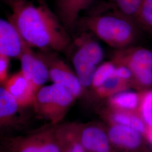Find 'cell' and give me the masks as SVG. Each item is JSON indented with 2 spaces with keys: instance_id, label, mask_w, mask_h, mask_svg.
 <instances>
[{
  "instance_id": "d6986e66",
  "label": "cell",
  "mask_w": 152,
  "mask_h": 152,
  "mask_svg": "<svg viewBox=\"0 0 152 152\" xmlns=\"http://www.w3.org/2000/svg\"><path fill=\"white\" fill-rule=\"evenodd\" d=\"M142 0H110L109 6L112 11L135 21Z\"/></svg>"
},
{
  "instance_id": "83f0119b",
  "label": "cell",
  "mask_w": 152,
  "mask_h": 152,
  "mask_svg": "<svg viewBox=\"0 0 152 152\" xmlns=\"http://www.w3.org/2000/svg\"><path fill=\"white\" fill-rule=\"evenodd\" d=\"M0 152H2V151H1V150H0Z\"/></svg>"
},
{
  "instance_id": "277c9868",
  "label": "cell",
  "mask_w": 152,
  "mask_h": 152,
  "mask_svg": "<svg viewBox=\"0 0 152 152\" xmlns=\"http://www.w3.org/2000/svg\"><path fill=\"white\" fill-rule=\"evenodd\" d=\"M76 99L67 88L53 83L38 90L32 105L41 116L56 124L64 117Z\"/></svg>"
},
{
  "instance_id": "2e32d148",
  "label": "cell",
  "mask_w": 152,
  "mask_h": 152,
  "mask_svg": "<svg viewBox=\"0 0 152 152\" xmlns=\"http://www.w3.org/2000/svg\"><path fill=\"white\" fill-rule=\"evenodd\" d=\"M108 102L110 108L136 112L140 104V93L126 90L108 98Z\"/></svg>"
},
{
  "instance_id": "e0dca14e",
  "label": "cell",
  "mask_w": 152,
  "mask_h": 152,
  "mask_svg": "<svg viewBox=\"0 0 152 152\" xmlns=\"http://www.w3.org/2000/svg\"><path fill=\"white\" fill-rule=\"evenodd\" d=\"M6 145L10 152H40L37 133L12 138Z\"/></svg>"
},
{
  "instance_id": "7c38bea8",
  "label": "cell",
  "mask_w": 152,
  "mask_h": 152,
  "mask_svg": "<svg viewBox=\"0 0 152 152\" xmlns=\"http://www.w3.org/2000/svg\"><path fill=\"white\" fill-rule=\"evenodd\" d=\"M111 144L120 148L132 151L140 147L142 134L138 131L123 125L114 124L108 132Z\"/></svg>"
},
{
  "instance_id": "6da1fadb",
  "label": "cell",
  "mask_w": 152,
  "mask_h": 152,
  "mask_svg": "<svg viewBox=\"0 0 152 152\" xmlns=\"http://www.w3.org/2000/svg\"><path fill=\"white\" fill-rule=\"evenodd\" d=\"M9 20L23 41L41 51L61 52L71 44L67 29L44 1L37 4L27 1L11 3Z\"/></svg>"
},
{
  "instance_id": "7402d4cb",
  "label": "cell",
  "mask_w": 152,
  "mask_h": 152,
  "mask_svg": "<svg viewBox=\"0 0 152 152\" xmlns=\"http://www.w3.org/2000/svg\"><path fill=\"white\" fill-rule=\"evenodd\" d=\"M40 152H61L56 137L54 130H46L37 132Z\"/></svg>"
},
{
  "instance_id": "5b68a950",
  "label": "cell",
  "mask_w": 152,
  "mask_h": 152,
  "mask_svg": "<svg viewBox=\"0 0 152 152\" xmlns=\"http://www.w3.org/2000/svg\"><path fill=\"white\" fill-rule=\"evenodd\" d=\"M56 53L45 51L39 53L48 66L49 79L53 83L67 88L77 99L81 95L84 88L74 70Z\"/></svg>"
},
{
  "instance_id": "7a4b0ae2",
  "label": "cell",
  "mask_w": 152,
  "mask_h": 152,
  "mask_svg": "<svg viewBox=\"0 0 152 152\" xmlns=\"http://www.w3.org/2000/svg\"><path fill=\"white\" fill-rule=\"evenodd\" d=\"M80 21L87 32L115 50L132 46L138 36L136 22L114 11L86 16Z\"/></svg>"
},
{
  "instance_id": "44dd1931",
  "label": "cell",
  "mask_w": 152,
  "mask_h": 152,
  "mask_svg": "<svg viewBox=\"0 0 152 152\" xmlns=\"http://www.w3.org/2000/svg\"><path fill=\"white\" fill-rule=\"evenodd\" d=\"M115 67V64L112 60L101 63L95 72L91 87L95 90L109 78L114 76Z\"/></svg>"
},
{
  "instance_id": "4316f807",
  "label": "cell",
  "mask_w": 152,
  "mask_h": 152,
  "mask_svg": "<svg viewBox=\"0 0 152 152\" xmlns=\"http://www.w3.org/2000/svg\"><path fill=\"white\" fill-rule=\"evenodd\" d=\"M11 3L12 2H25L27 1V0H10Z\"/></svg>"
},
{
  "instance_id": "ac0fdd59",
  "label": "cell",
  "mask_w": 152,
  "mask_h": 152,
  "mask_svg": "<svg viewBox=\"0 0 152 152\" xmlns=\"http://www.w3.org/2000/svg\"><path fill=\"white\" fill-rule=\"evenodd\" d=\"M130 87V82L114 76L94 90L99 97L108 99L118 92L129 90Z\"/></svg>"
},
{
  "instance_id": "ffe728a7",
  "label": "cell",
  "mask_w": 152,
  "mask_h": 152,
  "mask_svg": "<svg viewBox=\"0 0 152 152\" xmlns=\"http://www.w3.org/2000/svg\"><path fill=\"white\" fill-rule=\"evenodd\" d=\"M135 22L152 37V0H142Z\"/></svg>"
},
{
  "instance_id": "3957f363",
  "label": "cell",
  "mask_w": 152,
  "mask_h": 152,
  "mask_svg": "<svg viewBox=\"0 0 152 152\" xmlns=\"http://www.w3.org/2000/svg\"><path fill=\"white\" fill-rule=\"evenodd\" d=\"M95 38L87 31L70 45L73 48L71 58L73 70L84 89L91 87L95 72L104 57L103 49Z\"/></svg>"
},
{
  "instance_id": "30bf717a",
  "label": "cell",
  "mask_w": 152,
  "mask_h": 152,
  "mask_svg": "<svg viewBox=\"0 0 152 152\" xmlns=\"http://www.w3.org/2000/svg\"><path fill=\"white\" fill-rule=\"evenodd\" d=\"M78 135L86 152H110L111 143L108 133L95 125L78 129Z\"/></svg>"
},
{
  "instance_id": "603a6c76",
  "label": "cell",
  "mask_w": 152,
  "mask_h": 152,
  "mask_svg": "<svg viewBox=\"0 0 152 152\" xmlns=\"http://www.w3.org/2000/svg\"><path fill=\"white\" fill-rule=\"evenodd\" d=\"M138 111L147 126L152 129V90H144L140 93Z\"/></svg>"
},
{
  "instance_id": "9c48e42d",
  "label": "cell",
  "mask_w": 152,
  "mask_h": 152,
  "mask_svg": "<svg viewBox=\"0 0 152 152\" xmlns=\"http://www.w3.org/2000/svg\"><path fill=\"white\" fill-rule=\"evenodd\" d=\"M26 45L11 22L0 18V54L19 58Z\"/></svg>"
},
{
  "instance_id": "52a82bcc",
  "label": "cell",
  "mask_w": 152,
  "mask_h": 152,
  "mask_svg": "<svg viewBox=\"0 0 152 152\" xmlns=\"http://www.w3.org/2000/svg\"><path fill=\"white\" fill-rule=\"evenodd\" d=\"M20 63V72L35 88L38 90L50 80L46 63L39 53H35L26 45L18 58Z\"/></svg>"
},
{
  "instance_id": "4fadbf2b",
  "label": "cell",
  "mask_w": 152,
  "mask_h": 152,
  "mask_svg": "<svg viewBox=\"0 0 152 152\" xmlns=\"http://www.w3.org/2000/svg\"><path fill=\"white\" fill-rule=\"evenodd\" d=\"M21 108L5 88L0 86V132L9 129L19 122Z\"/></svg>"
},
{
  "instance_id": "8992f818",
  "label": "cell",
  "mask_w": 152,
  "mask_h": 152,
  "mask_svg": "<svg viewBox=\"0 0 152 152\" xmlns=\"http://www.w3.org/2000/svg\"><path fill=\"white\" fill-rule=\"evenodd\" d=\"M111 60L128 68L132 76L152 73V50L145 48L132 45L115 50Z\"/></svg>"
},
{
  "instance_id": "5bb4252c",
  "label": "cell",
  "mask_w": 152,
  "mask_h": 152,
  "mask_svg": "<svg viewBox=\"0 0 152 152\" xmlns=\"http://www.w3.org/2000/svg\"><path fill=\"white\" fill-rule=\"evenodd\" d=\"M54 131L61 152H86L80 141L78 129L76 126L63 125Z\"/></svg>"
},
{
  "instance_id": "484cf974",
  "label": "cell",
  "mask_w": 152,
  "mask_h": 152,
  "mask_svg": "<svg viewBox=\"0 0 152 152\" xmlns=\"http://www.w3.org/2000/svg\"><path fill=\"white\" fill-rule=\"evenodd\" d=\"M149 138L150 141L152 145V129H149Z\"/></svg>"
},
{
  "instance_id": "d4e9b609",
  "label": "cell",
  "mask_w": 152,
  "mask_h": 152,
  "mask_svg": "<svg viewBox=\"0 0 152 152\" xmlns=\"http://www.w3.org/2000/svg\"><path fill=\"white\" fill-rule=\"evenodd\" d=\"M114 76L125 81L130 82L131 85L132 73L130 70L124 65L116 64ZM132 87V86H131Z\"/></svg>"
},
{
  "instance_id": "cb8c5ba5",
  "label": "cell",
  "mask_w": 152,
  "mask_h": 152,
  "mask_svg": "<svg viewBox=\"0 0 152 152\" xmlns=\"http://www.w3.org/2000/svg\"><path fill=\"white\" fill-rule=\"evenodd\" d=\"M9 58L0 54V84L4 83L8 78Z\"/></svg>"
},
{
  "instance_id": "9a60e30c",
  "label": "cell",
  "mask_w": 152,
  "mask_h": 152,
  "mask_svg": "<svg viewBox=\"0 0 152 152\" xmlns=\"http://www.w3.org/2000/svg\"><path fill=\"white\" fill-rule=\"evenodd\" d=\"M109 117L114 124L123 125L138 131L142 135L147 133V126L136 112L117 110L110 108Z\"/></svg>"
},
{
  "instance_id": "ba28073f",
  "label": "cell",
  "mask_w": 152,
  "mask_h": 152,
  "mask_svg": "<svg viewBox=\"0 0 152 152\" xmlns=\"http://www.w3.org/2000/svg\"><path fill=\"white\" fill-rule=\"evenodd\" d=\"M4 83L3 86L21 108L32 105L37 91L20 71L8 77Z\"/></svg>"
},
{
  "instance_id": "8fae6325",
  "label": "cell",
  "mask_w": 152,
  "mask_h": 152,
  "mask_svg": "<svg viewBox=\"0 0 152 152\" xmlns=\"http://www.w3.org/2000/svg\"><path fill=\"white\" fill-rule=\"evenodd\" d=\"M95 0H56V15L66 29L73 27L79 20L82 11Z\"/></svg>"
}]
</instances>
